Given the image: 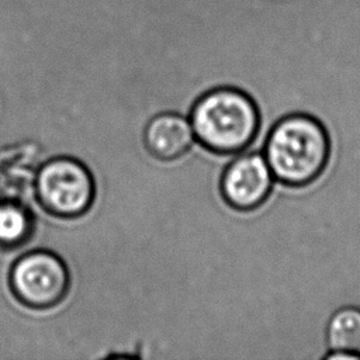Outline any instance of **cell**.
<instances>
[{
  "label": "cell",
  "mask_w": 360,
  "mask_h": 360,
  "mask_svg": "<svg viewBox=\"0 0 360 360\" xmlns=\"http://www.w3.org/2000/svg\"><path fill=\"white\" fill-rule=\"evenodd\" d=\"M263 156L276 181L292 188L305 187L325 172L330 158V138L316 117L291 112L270 128Z\"/></svg>",
  "instance_id": "1"
},
{
  "label": "cell",
  "mask_w": 360,
  "mask_h": 360,
  "mask_svg": "<svg viewBox=\"0 0 360 360\" xmlns=\"http://www.w3.org/2000/svg\"><path fill=\"white\" fill-rule=\"evenodd\" d=\"M188 120L198 145L218 156H233L248 149L262 124L256 101L231 86L204 91L190 108Z\"/></svg>",
  "instance_id": "2"
},
{
  "label": "cell",
  "mask_w": 360,
  "mask_h": 360,
  "mask_svg": "<svg viewBox=\"0 0 360 360\" xmlns=\"http://www.w3.org/2000/svg\"><path fill=\"white\" fill-rule=\"evenodd\" d=\"M34 193L39 207L60 219H77L87 214L97 194L93 173L73 156H55L42 163Z\"/></svg>",
  "instance_id": "3"
},
{
  "label": "cell",
  "mask_w": 360,
  "mask_h": 360,
  "mask_svg": "<svg viewBox=\"0 0 360 360\" xmlns=\"http://www.w3.org/2000/svg\"><path fill=\"white\" fill-rule=\"evenodd\" d=\"M8 287L21 305L30 309H51L66 298L70 273L55 252L32 249L11 264Z\"/></svg>",
  "instance_id": "4"
},
{
  "label": "cell",
  "mask_w": 360,
  "mask_h": 360,
  "mask_svg": "<svg viewBox=\"0 0 360 360\" xmlns=\"http://www.w3.org/2000/svg\"><path fill=\"white\" fill-rule=\"evenodd\" d=\"M274 181L263 153L240 152L221 173L219 194L232 210L252 212L267 201Z\"/></svg>",
  "instance_id": "5"
},
{
  "label": "cell",
  "mask_w": 360,
  "mask_h": 360,
  "mask_svg": "<svg viewBox=\"0 0 360 360\" xmlns=\"http://www.w3.org/2000/svg\"><path fill=\"white\" fill-rule=\"evenodd\" d=\"M195 138L188 117L174 111L153 115L142 131V142L152 158L172 162L184 156Z\"/></svg>",
  "instance_id": "6"
},
{
  "label": "cell",
  "mask_w": 360,
  "mask_h": 360,
  "mask_svg": "<svg viewBox=\"0 0 360 360\" xmlns=\"http://www.w3.org/2000/svg\"><path fill=\"white\" fill-rule=\"evenodd\" d=\"M34 232V217L17 201H0V246L14 249L27 243Z\"/></svg>",
  "instance_id": "7"
},
{
  "label": "cell",
  "mask_w": 360,
  "mask_h": 360,
  "mask_svg": "<svg viewBox=\"0 0 360 360\" xmlns=\"http://www.w3.org/2000/svg\"><path fill=\"white\" fill-rule=\"evenodd\" d=\"M325 336L329 350L360 352V308L336 309L326 323Z\"/></svg>",
  "instance_id": "8"
},
{
  "label": "cell",
  "mask_w": 360,
  "mask_h": 360,
  "mask_svg": "<svg viewBox=\"0 0 360 360\" xmlns=\"http://www.w3.org/2000/svg\"><path fill=\"white\" fill-rule=\"evenodd\" d=\"M323 359L326 360H360V352L350 350H329Z\"/></svg>",
  "instance_id": "9"
}]
</instances>
